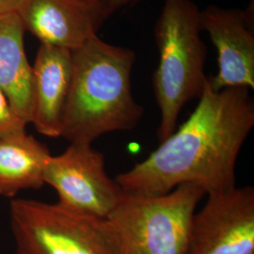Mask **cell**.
<instances>
[{
	"label": "cell",
	"instance_id": "cell-4",
	"mask_svg": "<svg viewBox=\"0 0 254 254\" xmlns=\"http://www.w3.org/2000/svg\"><path fill=\"white\" fill-rule=\"evenodd\" d=\"M204 195L192 184L158 196L125 193L107 218L118 254H186L191 220Z\"/></svg>",
	"mask_w": 254,
	"mask_h": 254
},
{
	"label": "cell",
	"instance_id": "cell-6",
	"mask_svg": "<svg viewBox=\"0 0 254 254\" xmlns=\"http://www.w3.org/2000/svg\"><path fill=\"white\" fill-rule=\"evenodd\" d=\"M44 181L64 208L95 218H108L125 196L106 172L104 154L91 143L71 142L63 154L50 155Z\"/></svg>",
	"mask_w": 254,
	"mask_h": 254
},
{
	"label": "cell",
	"instance_id": "cell-2",
	"mask_svg": "<svg viewBox=\"0 0 254 254\" xmlns=\"http://www.w3.org/2000/svg\"><path fill=\"white\" fill-rule=\"evenodd\" d=\"M133 50L106 43L98 35L73 51V75L61 137L91 143L108 133L131 131L144 109L134 98Z\"/></svg>",
	"mask_w": 254,
	"mask_h": 254
},
{
	"label": "cell",
	"instance_id": "cell-3",
	"mask_svg": "<svg viewBox=\"0 0 254 254\" xmlns=\"http://www.w3.org/2000/svg\"><path fill=\"white\" fill-rule=\"evenodd\" d=\"M200 11L192 0H164L155 23L159 63L153 87L160 110L159 142L173 134L182 109L200 97L207 81V50L200 37Z\"/></svg>",
	"mask_w": 254,
	"mask_h": 254
},
{
	"label": "cell",
	"instance_id": "cell-8",
	"mask_svg": "<svg viewBox=\"0 0 254 254\" xmlns=\"http://www.w3.org/2000/svg\"><path fill=\"white\" fill-rule=\"evenodd\" d=\"M14 12L41 44L74 51L97 35L114 11L108 0H19Z\"/></svg>",
	"mask_w": 254,
	"mask_h": 254
},
{
	"label": "cell",
	"instance_id": "cell-11",
	"mask_svg": "<svg viewBox=\"0 0 254 254\" xmlns=\"http://www.w3.org/2000/svg\"><path fill=\"white\" fill-rule=\"evenodd\" d=\"M25 27L16 12L0 14V89L26 125L33 118V72L25 50Z\"/></svg>",
	"mask_w": 254,
	"mask_h": 254
},
{
	"label": "cell",
	"instance_id": "cell-1",
	"mask_svg": "<svg viewBox=\"0 0 254 254\" xmlns=\"http://www.w3.org/2000/svg\"><path fill=\"white\" fill-rule=\"evenodd\" d=\"M189 119L144 160L116 181L125 193L164 195L192 184L205 195L236 188L238 154L254 127V103L247 88L216 91L205 83Z\"/></svg>",
	"mask_w": 254,
	"mask_h": 254
},
{
	"label": "cell",
	"instance_id": "cell-15",
	"mask_svg": "<svg viewBox=\"0 0 254 254\" xmlns=\"http://www.w3.org/2000/svg\"><path fill=\"white\" fill-rule=\"evenodd\" d=\"M108 1L112 10L115 11L117 9H122L127 5L131 4L132 2H135L136 0H108Z\"/></svg>",
	"mask_w": 254,
	"mask_h": 254
},
{
	"label": "cell",
	"instance_id": "cell-5",
	"mask_svg": "<svg viewBox=\"0 0 254 254\" xmlns=\"http://www.w3.org/2000/svg\"><path fill=\"white\" fill-rule=\"evenodd\" d=\"M9 218L17 254H119L107 218L26 199L11 200Z\"/></svg>",
	"mask_w": 254,
	"mask_h": 254
},
{
	"label": "cell",
	"instance_id": "cell-12",
	"mask_svg": "<svg viewBox=\"0 0 254 254\" xmlns=\"http://www.w3.org/2000/svg\"><path fill=\"white\" fill-rule=\"evenodd\" d=\"M50 155L48 148L26 130L0 136V197L40 190Z\"/></svg>",
	"mask_w": 254,
	"mask_h": 254
},
{
	"label": "cell",
	"instance_id": "cell-13",
	"mask_svg": "<svg viewBox=\"0 0 254 254\" xmlns=\"http://www.w3.org/2000/svg\"><path fill=\"white\" fill-rule=\"evenodd\" d=\"M27 126L14 113L6 95L0 89V136L26 130Z\"/></svg>",
	"mask_w": 254,
	"mask_h": 254
},
{
	"label": "cell",
	"instance_id": "cell-9",
	"mask_svg": "<svg viewBox=\"0 0 254 254\" xmlns=\"http://www.w3.org/2000/svg\"><path fill=\"white\" fill-rule=\"evenodd\" d=\"M252 8L222 9L208 6L200 11L201 29L218 53V73L207 77L212 90L254 89V12Z\"/></svg>",
	"mask_w": 254,
	"mask_h": 254
},
{
	"label": "cell",
	"instance_id": "cell-10",
	"mask_svg": "<svg viewBox=\"0 0 254 254\" xmlns=\"http://www.w3.org/2000/svg\"><path fill=\"white\" fill-rule=\"evenodd\" d=\"M33 72V118L37 131L48 137H61L73 75V51L41 44Z\"/></svg>",
	"mask_w": 254,
	"mask_h": 254
},
{
	"label": "cell",
	"instance_id": "cell-16",
	"mask_svg": "<svg viewBox=\"0 0 254 254\" xmlns=\"http://www.w3.org/2000/svg\"><path fill=\"white\" fill-rule=\"evenodd\" d=\"M89 1H95V0H89Z\"/></svg>",
	"mask_w": 254,
	"mask_h": 254
},
{
	"label": "cell",
	"instance_id": "cell-14",
	"mask_svg": "<svg viewBox=\"0 0 254 254\" xmlns=\"http://www.w3.org/2000/svg\"><path fill=\"white\" fill-rule=\"evenodd\" d=\"M19 0H0V14L15 11Z\"/></svg>",
	"mask_w": 254,
	"mask_h": 254
},
{
	"label": "cell",
	"instance_id": "cell-7",
	"mask_svg": "<svg viewBox=\"0 0 254 254\" xmlns=\"http://www.w3.org/2000/svg\"><path fill=\"white\" fill-rule=\"evenodd\" d=\"M194 213L185 254H254V189L207 195Z\"/></svg>",
	"mask_w": 254,
	"mask_h": 254
}]
</instances>
